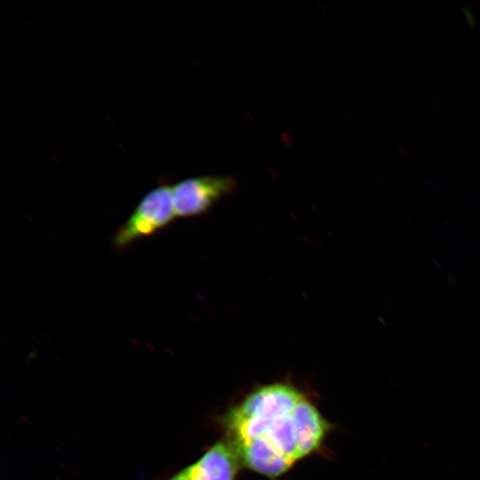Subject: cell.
Segmentation results:
<instances>
[{
    "label": "cell",
    "instance_id": "7a4b0ae2",
    "mask_svg": "<svg viewBox=\"0 0 480 480\" xmlns=\"http://www.w3.org/2000/svg\"><path fill=\"white\" fill-rule=\"evenodd\" d=\"M175 217L172 186L161 184L148 191L140 201L130 217L116 230L113 244L116 248H124L165 228Z\"/></svg>",
    "mask_w": 480,
    "mask_h": 480
},
{
    "label": "cell",
    "instance_id": "6da1fadb",
    "mask_svg": "<svg viewBox=\"0 0 480 480\" xmlns=\"http://www.w3.org/2000/svg\"><path fill=\"white\" fill-rule=\"evenodd\" d=\"M218 421L243 468L269 480L319 452L332 430L312 396L288 380L256 386Z\"/></svg>",
    "mask_w": 480,
    "mask_h": 480
},
{
    "label": "cell",
    "instance_id": "277c9868",
    "mask_svg": "<svg viewBox=\"0 0 480 480\" xmlns=\"http://www.w3.org/2000/svg\"><path fill=\"white\" fill-rule=\"evenodd\" d=\"M242 468L243 465L236 451L221 437L197 460L168 480H236Z\"/></svg>",
    "mask_w": 480,
    "mask_h": 480
},
{
    "label": "cell",
    "instance_id": "3957f363",
    "mask_svg": "<svg viewBox=\"0 0 480 480\" xmlns=\"http://www.w3.org/2000/svg\"><path fill=\"white\" fill-rule=\"evenodd\" d=\"M237 188L230 176L204 175L180 180L172 186V196L177 217L190 218L206 214L220 199Z\"/></svg>",
    "mask_w": 480,
    "mask_h": 480
}]
</instances>
